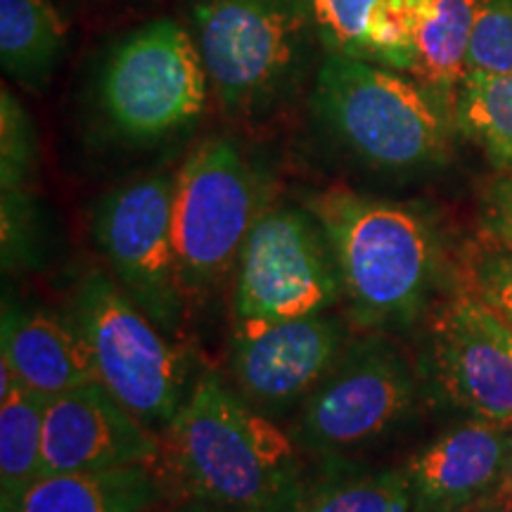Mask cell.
Instances as JSON below:
<instances>
[{"label":"cell","instance_id":"8992f818","mask_svg":"<svg viewBox=\"0 0 512 512\" xmlns=\"http://www.w3.org/2000/svg\"><path fill=\"white\" fill-rule=\"evenodd\" d=\"M209 86L190 31L174 19H155L110 50L98 79V102L119 138L150 145L197 124Z\"/></svg>","mask_w":512,"mask_h":512},{"label":"cell","instance_id":"8fae6325","mask_svg":"<svg viewBox=\"0 0 512 512\" xmlns=\"http://www.w3.org/2000/svg\"><path fill=\"white\" fill-rule=\"evenodd\" d=\"M347 347V328L330 313L287 320L233 335L230 373L242 399L273 418L302 406Z\"/></svg>","mask_w":512,"mask_h":512},{"label":"cell","instance_id":"2e32d148","mask_svg":"<svg viewBox=\"0 0 512 512\" xmlns=\"http://www.w3.org/2000/svg\"><path fill=\"white\" fill-rule=\"evenodd\" d=\"M164 484L150 465L36 477L0 512H152Z\"/></svg>","mask_w":512,"mask_h":512},{"label":"cell","instance_id":"7c38bea8","mask_svg":"<svg viewBox=\"0 0 512 512\" xmlns=\"http://www.w3.org/2000/svg\"><path fill=\"white\" fill-rule=\"evenodd\" d=\"M432 354L453 406L512 432V332L505 320L465 294L434 323Z\"/></svg>","mask_w":512,"mask_h":512},{"label":"cell","instance_id":"5bb4252c","mask_svg":"<svg viewBox=\"0 0 512 512\" xmlns=\"http://www.w3.org/2000/svg\"><path fill=\"white\" fill-rule=\"evenodd\" d=\"M510 432L475 420L451 427L406 465L413 512H456L482 501L505 475Z\"/></svg>","mask_w":512,"mask_h":512},{"label":"cell","instance_id":"d6a6232c","mask_svg":"<svg viewBox=\"0 0 512 512\" xmlns=\"http://www.w3.org/2000/svg\"><path fill=\"white\" fill-rule=\"evenodd\" d=\"M510 332H512V325H510Z\"/></svg>","mask_w":512,"mask_h":512},{"label":"cell","instance_id":"9a60e30c","mask_svg":"<svg viewBox=\"0 0 512 512\" xmlns=\"http://www.w3.org/2000/svg\"><path fill=\"white\" fill-rule=\"evenodd\" d=\"M0 354L24 387L57 396L81 384L98 382V370L86 337L72 313L19 304L5 294Z\"/></svg>","mask_w":512,"mask_h":512},{"label":"cell","instance_id":"603a6c76","mask_svg":"<svg viewBox=\"0 0 512 512\" xmlns=\"http://www.w3.org/2000/svg\"><path fill=\"white\" fill-rule=\"evenodd\" d=\"M38 171V138L22 102L3 86L0 93V188L29 190Z\"/></svg>","mask_w":512,"mask_h":512},{"label":"cell","instance_id":"ffe728a7","mask_svg":"<svg viewBox=\"0 0 512 512\" xmlns=\"http://www.w3.org/2000/svg\"><path fill=\"white\" fill-rule=\"evenodd\" d=\"M48 396L24 387L8 368L0 382V505H8L38 477L43 413Z\"/></svg>","mask_w":512,"mask_h":512},{"label":"cell","instance_id":"52a82bcc","mask_svg":"<svg viewBox=\"0 0 512 512\" xmlns=\"http://www.w3.org/2000/svg\"><path fill=\"white\" fill-rule=\"evenodd\" d=\"M69 313L91 347L102 387L147 427L169 425L185 401L183 351L124 287L100 271L83 275Z\"/></svg>","mask_w":512,"mask_h":512},{"label":"cell","instance_id":"7a4b0ae2","mask_svg":"<svg viewBox=\"0 0 512 512\" xmlns=\"http://www.w3.org/2000/svg\"><path fill=\"white\" fill-rule=\"evenodd\" d=\"M302 202L330 242L356 323L368 330L413 325L439 273V238L425 211L339 185Z\"/></svg>","mask_w":512,"mask_h":512},{"label":"cell","instance_id":"277c9868","mask_svg":"<svg viewBox=\"0 0 512 512\" xmlns=\"http://www.w3.org/2000/svg\"><path fill=\"white\" fill-rule=\"evenodd\" d=\"M190 24L211 88L233 117L280 105L318 41L304 0H192Z\"/></svg>","mask_w":512,"mask_h":512},{"label":"cell","instance_id":"83f0119b","mask_svg":"<svg viewBox=\"0 0 512 512\" xmlns=\"http://www.w3.org/2000/svg\"><path fill=\"white\" fill-rule=\"evenodd\" d=\"M484 233L494 249L512 252V174L498 178L486 192Z\"/></svg>","mask_w":512,"mask_h":512},{"label":"cell","instance_id":"d6986e66","mask_svg":"<svg viewBox=\"0 0 512 512\" xmlns=\"http://www.w3.org/2000/svg\"><path fill=\"white\" fill-rule=\"evenodd\" d=\"M67 24L53 0H0V62L27 91H43L60 64Z\"/></svg>","mask_w":512,"mask_h":512},{"label":"cell","instance_id":"cb8c5ba5","mask_svg":"<svg viewBox=\"0 0 512 512\" xmlns=\"http://www.w3.org/2000/svg\"><path fill=\"white\" fill-rule=\"evenodd\" d=\"M418 0H380L370 22V62L413 74Z\"/></svg>","mask_w":512,"mask_h":512},{"label":"cell","instance_id":"ba28073f","mask_svg":"<svg viewBox=\"0 0 512 512\" xmlns=\"http://www.w3.org/2000/svg\"><path fill=\"white\" fill-rule=\"evenodd\" d=\"M342 294L335 254L309 209L268 204L235 266L233 335L328 313Z\"/></svg>","mask_w":512,"mask_h":512},{"label":"cell","instance_id":"ac0fdd59","mask_svg":"<svg viewBox=\"0 0 512 512\" xmlns=\"http://www.w3.org/2000/svg\"><path fill=\"white\" fill-rule=\"evenodd\" d=\"M482 0H418L413 79L456 114L458 88L467 76V50Z\"/></svg>","mask_w":512,"mask_h":512},{"label":"cell","instance_id":"d4e9b609","mask_svg":"<svg viewBox=\"0 0 512 512\" xmlns=\"http://www.w3.org/2000/svg\"><path fill=\"white\" fill-rule=\"evenodd\" d=\"M512 76V0H482L467 50V74Z\"/></svg>","mask_w":512,"mask_h":512},{"label":"cell","instance_id":"6da1fadb","mask_svg":"<svg viewBox=\"0 0 512 512\" xmlns=\"http://www.w3.org/2000/svg\"><path fill=\"white\" fill-rule=\"evenodd\" d=\"M299 451L290 432L209 373L166 425L159 458L183 501L283 512L306 477Z\"/></svg>","mask_w":512,"mask_h":512},{"label":"cell","instance_id":"7402d4cb","mask_svg":"<svg viewBox=\"0 0 512 512\" xmlns=\"http://www.w3.org/2000/svg\"><path fill=\"white\" fill-rule=\"evenodd\" d=\"M380 0H304L313 34L328 55L370 62V22Z\"/></svg>","mask_w":512,"mask_h":512},{"label":"cell","instance_id":"1f68e13d","mask_svg":"<svg viewBox=\"0 0 512 512\" xmlns=\"http://www.w3.org/2000/svg\"><path fill=\"white\" fill-rule=\"evenodd\" d=\"M512 479V432H510V444H508V458H505V475Z\"/></svg>","mask_w":512,"mask_h":512},{"label":"cell","instance_id":"5b68a950","mask_svg":"<svg viewBox=\"0 0 512 512\" xmlns=\"http://www.w3.org/2000/svg\"><path fill=\"white\" fill-rule=\"evenodd\" d=\"M268 204L264 178L233 140L211 138L190 152L174 192V249L185 297L200 299L226 283Z\"/></svg>","mask_w":512,"mask_h":512},{"label":"cell","instance_id":"9c48e42d","mask_svg":"<svg viewBox=\"0 0 512 512\" xmlns=\"http://www.w3.org/2000/svg\"><path fill=\"white\" fill-rule=\"evenodd\" d=\"M415 406V377L387 339L370 335L349 342L328 377L299 406L292 437L323 460L373 444L408 418Z\"/></svg>","mask_w":512,"mask_h":512},{"label":"cell","instance_id":"f1b7e54d","mask_svg":"<svg viewBox=\"0 0 512 512\" xmlns=\"http://www.w3.org/2000/svg\"><path fill=\"white\" fill-rule=\"evenodd\" d=\"M482 503L491 512H512V479L503 477L501 482L482 498Z\"/></svg>","mask_w":512,"mask_h":512},{"label":"cell","instance_id":"f546056e","mask_svg":"<svg viewBox=\"0 0 512 512\" xmlns=\"http://www.w3.org/2000/svg\"><path fill=\"white\" fill-rule=\"evenodd\" d=\"M174 512H235V510H226V508H219V505L202 503V501H183Z\"/></svg>","mask_w":512,"mask_h":512},{"label":"cell","instance_id":"484cf974","mask_svg":"<svg viewBox=\"0 0 512 512\" xmlns=\"http://www.w3.org/2000/svg\"><path fill=\"white\" fill-rule=\"evenodd\" d=\"M38 211L29 190H3V266L17 271L36 261Z\"/></svg>","mask_w":512,"mask_h":512},{"label":"cell","instance_id":"4316f807","mask_svg":"<svg viewBox=\"0 0 512 512\" xmlns=\"http://www.w3.org/2000/svg\"><path fill=\"white\" fill-rule=\"evenodd\" d=\"M467 294L512 325V252L494 249L484 254L472 266Z\"/></svg>","mask_w":512,"mask_h":512},{"label":"cell","instance_id":"44dd1931","mask_svg":"<svg viewBox=\"0 0 512 512\" xmlns=\"http://www.w3.org/2000/svg\"><path fill=\"white\" fill-rule=\"evenodd\" d=\"M456 128L496 169L512 174V76L467 74L458 88Z\"/></svg>","mask_w":512,"mask_h":512},{"label":"cell","instance_id":"4dcf8cb0","mask_svg":"<svg viewBox=\"0 0 512 512\" xmlns=\"http://www.w3.org/2000/svg\"><path fill=\"white\" fill-rule=\"evenodd\" d=\"M456 512H491V510L486 508V505H484L482 501H477V503L465 505V508H460V510H456Z\"/></svg>","mask_w":512,"mask_h":512},{"label":"cell","instance_id":"e0dca14e","mask_svg":"<svg viewBox=\"0 0 512 512\" xmlns=\"http://www.w3.org/2000/svg\"><path fill=\"white\" fill-rule=\"evenodd\" d=\"M283 512H413L406 470H375L342 458L323 460Z\"/></svg>","mask_w":512,"mask_h":512},{"label":"cell","instance_id":"30bf717a","mask_svg":"<svg viewBox=\"0 0 512 512\" xmlns=\"http://www.w3.org/2000/svg\"><path fill=\"white\" fill-rule=\"evenodd\" d=\"M176 176L150 174L107 192L93 211V235L119 285L166 335L183 323L174 249Z\"/></svg>","mask_w":512,"mask_h":512},{"label":"cell","instance_id":"4fadbf2b","mask_svg":"<svg viewBox=\"0 0 512 512\" xmlns=\"http://www.w3.org/2000/svg\"><path fill=\"white\" fill-rule=\"evenodd\" d=\"M159 444L150 427L114 399L100 382L50 396L43 413V475L152 465Z\"/></svg>","mask_w":512,"mask_h":512},{"label":"cell","instance_id":"3957f363","mask_svg":"<svg viewBox=\"0 0 512 512\" xmlns=\"http://www.w3.org/2000/svg\"><path fill=\"white\" fill-rule=\"evenodd\" d=\"M311 112L347 155L384 174L444 164L456 126L451 107L420 81L342 55L320 64Z\"/></svg>","mask_w":512,"mask_h":512}]
</instances>
